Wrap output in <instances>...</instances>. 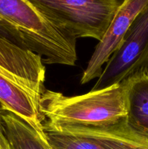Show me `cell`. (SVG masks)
Masks as SVG:
<instances>
[{"label": "cell", "mask_w": 148, "mask_h": 149, "mask_svg": "<svg viewBox=\"0 0 148 149\" xmlns=\"http://www.w3.org/2000/svg\"><path fill=\"white\" fill-rule=\"evenodd\" d=\"M0 15L17 28L28 49L44 63L75 65L76 39L42 15L27 0H0Z\"/></svg>", "instance_id": "7a4b0ae2"}, {"label": "cell", "mask_w": 148, "mask_h": 149, "mask_svg": "<svg viewBox=\"0 0 148 149\" xmlns=\"http://www.w3.org/2000/svg\"><path fill=\"white\" fill-rule=\"evenodd\" d=\"M122 84L127 112L126 121L133 130L148 137V71Z\"/></svg>", "instance_id": "ba28073f"}, {"label": "cell", "mask_w": 148, "mask_h": 149, "mask_svg": "<svg viewBox=\"0 0 148 149\" xmlns=\"http://www.w3.org/2000/svg\"><path fill=\"white\" fill-rule=\"evenodd\" d=\"M0 149H15L6 136L0 123Z\"/></svg>", "instance_id": "7c38bea8"}, {"label": "cell", "mask_w": 148, "mask_h": 149, "mask_svg": "<svg viewBox=\"0 0 148 149\" xmlns=\"http://www.w3.org/2000/svg\"><path fill=\"white\" fill-rule=\"evenodd\" d=\"M0 37L4 38L20 47L28 49L24 39L17 28L1 15H0Z\"/></svg>", "instance_id": "8fae6325"}, {"label": "cell", "mask_w": 148, "mask_h": 149, "mask_svg": "<svg viewBox=\"0 0 148 149\" xmlns=\"http://www.w3.org/2000/svg\"><path fill=\"white\" fill-rule=\"evenodd\" d=\"M75 39L102 40L123 0H27Z\"/></svg>", "instance_id": "3957f363"}, {"label": "cell", "mask_w": 148, "mask_h": 149, "mask_svg": "<svg viewBox=\"0 0 148 149\" xmlns=\"http://www.w3.org/2000/svg\"><path fill=\"white\" fill-rule=\"evenodd\" d=\"M4 110H5V109H4V106H3L2 104L0 103V114H1V111H4Z\"/></svg>", "instance_id": "4fadbf2b"}, {"label": "cell", "mask_w": 148, "mask_h": 149, "mask_svg": "<svg viewBox=\"0 0 148 149\" xmlns=\"http://www.w3.org/2000/svg\"><path fill=\"white\" fill-rule=\"evenodd\" d=\"M148 71V6L132 23L91 91L120 84Z\"/></svg>", "instance_id": "277c9868"}, {"label": "cell", "mask_w": 148, "mask_h": 149, "mask_svg": "<svg viewBox=\"0 0 148 149\" xmlns=\"http://www.w3.org/2000/svg\"><path fill=\"white\" fill-rule=\"evenodd\" d=\"M147 6L148 0L122 1L83 72L80 80L81 84H86L100 77L103 65L120 46L131 25Z\"/></svg>", "instance_id": "5b68a950"}, {"label": "cell", "mask_w": 148, "mask_h": 149, "mask_svg": "<svg viewBox=\"0 0 148 149\" xmlns=\"http://www.w3.org/2000/svg\"><path fill=\"white\" fill-rule=\"evenodd\" d=\"M0 123L15 149H52L44 132L36 130L12 112L2 111Z\"/></svg>", "instance_id": "9c48e42d"}, {"label": "cell", "mask_w": 148, "mask_h": 149, "mask_svg": "<svg viewBox=\"0 0 148 149\" xmlns=\"http://www.w3.org/2000/svg\"><path fill=\"white\" fill-rule=\"evenodd\" d=\"M0 103L5 110L17 115L30 126L44 131L40 106L28 91L0 75Z\"/></svg>", "instance_id": "52a82bcc"}, {"label": "cell", "mask_w": 148, "mask_h": 149, "mask_svg": "<svg viewBox=\"0 0 148 149\" xmlns=\"http://www.w3.org/2000/svg\"><path fill=\"white\" fill-rule=\"evenodd\" d=\"M52 149H106L92 139L44 129Z\"/></svg>", "instance_id": "30bf717a"}, {"label": "cell", "mask_w": 148, "mask_h": 149, "mask_svg": "<svg viewBox=\"0 0 148 149\" xmlns=\"http://www.w3.org/2000/svg\"><path fill=\"white\" fill-rule=\"evenodd\" d=\"M44 129L88 138L106 149H148V137L133 130L125 119L102 126L52 125L44 123Z\"/></svg>", "instance_id": "8992f818"}, {"label": "cell", "mask_w": 148, "mask_h": 149, "mask_svg": "<svg viewBox=\"0 0 148 149\" xmlns=\"http://www.w3.org/2000/svg\"><path fill=\"white\" fill-rule=\"evenodd\" d=\"M44 122L52 125L102 126L126 117L123 84L90 91L77 96H65L46 90L40 100Z\"/></svg>", "instance_id": "6da1fadb"}]
</instances>
